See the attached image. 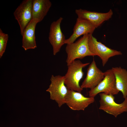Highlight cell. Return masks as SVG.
I'll return each mask as SVG.
<instances>
[{"mask_svg": "<svg viewBox=\"0 0 127 127\" xmlns=\"http://www.w3.org/2000/svg\"><path fill=\"white\" fill-rule=\"evenodd\" d=\"M89 64L75 60L67 66V71L64 76L65 84L68 89L81 93L83 89L79 83L84 75L83 69Z\"/></svg>", "mask_w": 127, "mask_h": 127, "instance_id": "obj_1", "label": "cell"}, {"mask_svg": "<svg viewBox=\"0 0 127 127\" xmlns=\"http://www.w3.org/2000/svg\"><path fill=\"white\" fill-rule=\"evenodd\" d=\"M89 34L84 35L75 42L67 44L65 51L67 54V66L77 59H82L88 56L95 55L90 51L88 44Z\"/></svg>", "mask_w": 127, "mask_h": 127, "instance_id": "obj_2", "label": "cell"}, {"mask_svg": "<svg viewBox=\"0 0 127 127\" xmlns=\"http://www.w3.org/2000/svg\"><path fill=\"white\" fill-rule=\"evenodd\" d=\"M51 83L46 91L50 94V99L55 100L59 107L65 103V99L69 89L65 83L64 76L52 75Z\"/></svg>", "mask_w": 127, "mask_h": 127, "instance_id": "obj_3", "label": "cell"}, {"mask_svg": "<svg viewBox=\"0 0 127 127\" xmlns=\"http://www.w3.org/2000/svg\"><path fill=\"white\" fill-rule=\"evenodd\" d=\"M104 73L103 79L96 86L89 91V97L94 98L100 93L113 95L119 93V91L116 87L115 76L112 69L107 70Z\"/></svg>", "mask_w": 127, "mask_h": 127, "instance_id": "obj_4", "label": "cell"}, {"mask_svg": "<svg viewBox=\"0 0 127 127\" xmlns=\"http://www.w3.org/2000/svg\"><path fill=\"white\" fill-rule=\"evenodd\" d=\"M100 99L99 109L112 115L115 117L121 114L127 112V97L121 103H118L115 101V97L112 95L104 93L99 94Z\"/></svg>", "mask_w": 127, "mask_h": 127, "instance_id": "obj_5", "label": "cell"}, {"mask_svg": "<svg viewBox=\"0 0 127 127\" xmlns=\"http://www.w3.org/2000/svg\"><path fill=\"white\" fill-rule=\"evenodd\" d=\"M88 44L91 52L95 56H97L100 58L103 66L111 57L122 54L121 52L109 48L98 41L92 34H89Z\"/></svg>", "mask_w": 127, "mask_h": 127, "instance_id": "obj_6", "label": "cell"}, {"mask_svg": "<svg viewBox=\"0 0 127 127\" xmlns=\"http://www.w3.org/2000/svg\"><path fill=\"white\" fill-rule=\"evenodd\" d=\"M33 2V0H24L14 12L22 36L25 29L32 19Z\"/></svg>", "mask_w": 127, "mask_h": 127, "instance_id": "obj_7", "label": "cell"}, {"mask_svg": "<svg viewBox=\"0 0 127 127\" xmlns=\"http://www.w3.org/2000/svg\"><path fill=\"white\" fill-rule=\"evenodd\" d=\"M63 19L62 17H60L56 21L52 22L50 27L48 38L52 46L54 55L59 52L62 47L65 44L66 39L60 27Z\"/></svg>", "mask_w": 127, "mask_h": 127, "instance_id": "obj_8", "label": "cell"}, {"mask_svg": "<svg viewBox=\"0 0 127 127\" xmlns=\"http://www.w3.org/2000/svg\"><path fill=\"white\" fill-rule=\"evenodd\" d=\"M94 101V98L86 97L80 92L69 89L65 103L72 110L84 111Z\"/></svg>", "mask_w": 127, "mask_h": 127, "instance_id": "obj_9", "label": "cell"}, {"mask_svg": "<svg viewBox=\"0 0 127 127\" xmlns=\"http://www.w3.org/2000/svg\"><path fill=\"white\" fill-rule=\"evenodd\" d=\"M104 76V72L98 68L93 59L87 69L86 76L81 87L83 89L93 88L103 79Z\"/></svg>", "mask_w": 127, "mask_h": 127, "instance_id": "obj_10", "label": "cell"}, {"mask_svg": "<svg viewBox=\"0 0 127 127\" xmlns=\"http://www.w3.org/2000/svg\"><path fill=\"white\" fill-rule=\"evenodd\" d=\"M75 13L78 18L90 21L97 28L104 21L111 18L113 14L111 9L107 12L103 13L91 12L81 9H76Z\"/></svg>", "mask_w": 127, "mask_h": 127, "instance_id": "obj_11", "label": "cell"}, {"mask_svg": "<svg viewBox=\"0 0 127 127\" xmlns=\"http://www.w3.org/2000/svg\"><path fill=\"white\" fill-rule=\"evenodd\" d=\"M96 28L91 22L87 20L78 17L74 26L71 35L65 41V44L74 42L81 36L87 34H92Z\"/></svg>", "mask_w": 127, "mask_h": 127, "instance_id": "obj_12", "label": "cell"}, {"mask_svg": "<svg viewBox=\"0 0 127 127\" xmlns=\"http://www.w3.org/2000/svg\"><path fill=\"white\" fill-rule=\"evenodd\" d=\"M52 5L49 0H33L32 19L37 23L41 22L47 15Z\"/></svg>", "mask_w": 127, "mask_h": 127, "instance_id": "obj_13", "label": "cell"}, {"mask_svg": "<svg viewBox=\"0 0 127 127\" xmlns=\"http://www.w3.org/2000/svg\"><path fill=\"white\" fill-rule=\"evenodd\" d=\"M37 23L32 19L25 29L22 36V47L25 51L37 47L35 32Z\"/></svg>", "mask_w": 127, "mask_h": 127, "instance_id": "obj_14", "label": "cell"}, {"mask_svg": "<svg viewBox=\"0 0 127 127\" xmlns=\"http://www.w3.org/2000/svg\"><path fill=\"white\" fill-rule=\"evenodd\" d=\"M111 69L115 76L116 88L125 99L127 97V71L121 67H113Z\"/></svg>", "mask_w": 127, "mask_h": 127, "instance_id": "obj_15", "label": "cell"}, {"mask_svg": "<svg viewBox=\"0 0 127 127\" xmlns=\"http://www.w3.org/2000/svg\"><path fill=\"white\" fill-rule=\"evenodd\" d=\"M8 36L7 34L4 33L0 29V58H1L6 48Z\"/></svg>", "mask_w": 127, "mask_h": 127, "instance_id": "obj_16", "label": "cell"}]
</instances>
